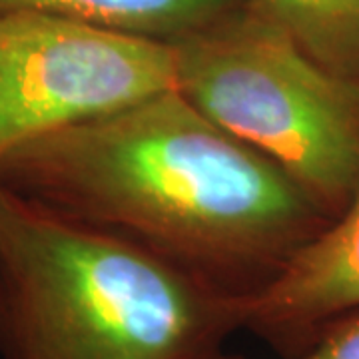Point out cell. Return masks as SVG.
<instances>
[{
  "label": "cell",
  "mask_w": 359,
  "mask_h": 359,
  "mask_svg": "<svg viewBox=\"0 0 359 359\" xmlns=\"http://www.w3.org/2000/svg\"><path fill=\"white\" fill-rule=\"evenodd\" d=\"M238 297L0 188V359H212Z\"/></svg>",
  "instance_id": "7a4b0ae2"
},
{
  "label": "cell",
  "mask_w": 359,
  "mask_h": 359,
  "mask_svg": "<svg viewBox=\"0 0 359 359\" xmlns=\"http://www.w3.org/2000/svg\"><path fill=\"white\" fill-rule=\"evenodd\" d=\"M245 0H0V14L36 11L108 30L178 42L244 8Z\"/></svg>",
  "instance_id": "8992f818"
},
{
  "label": "cell",
  "mask_w": 359,
  "mask_h": 359,
  "mask_svg": "<svg viewBox=\"0 0 359 359\" xmlns=\"http://www.w3.org/2000/svg\"><path fill=\"white\" fill-rule=\"evenodd\" d=\"M212 359H244L224 355ZM290 359H359V311L347 313L321 330L318 337L302 353Z\"/></svg>",
  "instance_id": "ba28073f"
},
{
  "label": "cell",
  "mask_w": 359,
  "mask_h": 359,
  "mask_svg": "<svg viewBox=\"0 0 359 359\" xmlns=\"http://www.w3.org/2000/svg\"><path fill=\"white\" fill-rule=\"evenodd\" d=\"M0 188L238 299L330 222L178 88L14 144L0 154Z\"/></svg>",
  "instance_id": "6da1fadb"
},
{
  "label": "cell",
  "mask_w": 359,
  "mask_h": 359,
  "mask_svg": "<svg viewBox=\"0 0 359 359\" xmlns=\"http://www.w3.org/2000/svg\"><path fill=\"white\" fill-rule=\"evenodd\" d=\"M176 88L269 158L325 218L359 182V86L334 76L285 32L240 8L174 42Z\"/></svg>",
  "instance_id": "3957f363"
},
{
  "label": "cell",
  "mask_w": 359,
  "mask_h": 359,
  "mask_svg": "<svg viewBox=\"0 0 359 359\" xmlns=\"http://www.w3.org/2000/svg\"><path fill=\"white\" fill-rule=\"evenodd\" d=\"M238 309L240 330L287 359L325 325L359 311V182L344 212L299 245L262 290L240 297Z\"/></svg>",
  "instance_id": "5b68a950"
},
{
  "label": "cell",
  "mask_w": 359,
  "mask_h": 359,
  "mask_svg": "<svg viewBox=\"0 0 359 359\" xmlns=\"http://www.w3.org/2000/svg\"><path fill=\"white\" fill-rule=\"evenodd\" d=\"M170 88L174 42L36 11L0 14V154Z\"/></svg>",
  "instance_id": "277c9868"
},
{
  "label": "cell",
  "mask_w": 359,
  "mask_h": 359,
  "mask_svg": "<svg viewBox=\"0 0 359 359\" xmlns=\"http://www.w3.org/2000/svg\"><path fill=\"white\" fill-rule=\"evenodd\" d=\"M323 70L359 86V0H245Z\"/></svg>",
  "instance_id": "52a82bcc"
}]
</instances>
